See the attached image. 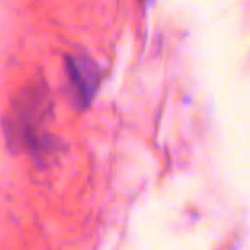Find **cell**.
<instances>
[{"label":"cell","mask_w":250,"mask_h":250,"mask_svg":"<svg viewBox=\"0 0 250 250\" xmlns=\"http://www.w3.org/2000/svg\"><path fill=\"white\" fill-rule=\"evenodd\" d=\"M67 76L77 103L81 106H87L96 94L98 84H100L98 65L87 57L70 55L67 57Z\"/></svg>","instance_id":"obj_1"}]
</instances>
